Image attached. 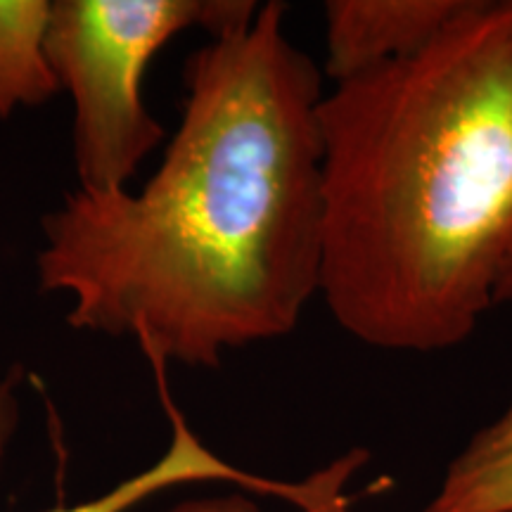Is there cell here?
<instances>
[{
    "label": "cell",
    "instance_id": "cell-1",
    "mask_svg": "<svg viewBox=\"0 0 512 512\" xmlns=\"http://www.w3.org/2000/svg\"><path fill=\"white\" fill-rule=\"evenodd\" d=\"M285 17L268 0L188 57L181 121L143 188H76L43 219L38 285L72 302L74 330L136 339L162 373L211 370L290 335L320 294L323 76Z\"/></svg>",
    "mask_w": 512,
    "mask_h": 512
},
{
    "label": "cell",
    "instance_id": "cell-2",
    "mask_svg": "<svg viewBox=\"0 0 512 512\" xmlns=\"http://www.w3.org/2000/svg\"><path fill=\"white\" fill-rule=\"evenodd\" d=\"M318 126L332 318L382 351L463 344L512 280V0L335 83Z\"/></svg>",
    "mask_w": 512,
    "mask_h": 512
},
{
    "label": "cell",
    "instance_id": "cell-3",
    "mask_svg": "<svg viewBox=\"0 0 512 512\" xmlns=\"http://www.w3.org/2000/svg\"><path fill=\"white\" fill-rule=\"evenodd\" d=\"M252 0H53L46 53L72 98V152L83 192L128 190L164 126L143 100V76L171 38L245 27Z\"/></svg>",
    "mask_w": 512,
    "mask_h": 512
},
{
    "label": "cell",
    "instance_id": "cell-4",
    "mask_svg": "<svg viewBox=\"0 0 512 512\" xmlns=\"http://www.w3.org/2000/svg\"><path fill=\"white\" fill-rule=\"evenodd\" d=\"M19 370H0V472H3L5 458H8L10 444L19 430V420H22V403H19ZM166 411L174 422V432H171V441L166 446L164 456L145 467L138 475L124 479V482L114 486L98 498L91 501L76 503L72 508H53L48 512H128L136 505H140L147 498L162 494L166 489L174 486H183L190 482H235L247 486V489L261 491V494L283 496L287 501L297 503L302 498V484H283L271 482V479H261L247 472L238 470V467L223 463L216 458L195 432L190 430L188 422L181 413L176 411L174 403L164 394ZM171 512H259V508L245 496H221V498H202V501H188L178 505Z\"/></svg>",
    "mask_w": 512,
    "mask_h": 512
},
{
    "label": "cell",
    "instance_id": "cell-5",
    "mask_svg": "<svg viewBox=\"0 0 512 512\" xmlns=\"http://www.w3.org/2000/svg\"><path fill=\"white\" fill-rule=\"evenodd\" d=\"M465 0H330L323 72L335 83L406 60L432 43Z\"/></svg>",
    "mask_w": 512,
    "mask_h": 512
},
{
    "label": "cell",
    "instance_id": "cell-6",
    "mask_svg": "<svg viewBox=\"0 0 512 512\" xmlns=\"http://www.w3.org/2000/svg\"><path fill=\"white\" fill-rule=\"evenodd\" d=\"M53 0H0V119L60 93L46 53Z\"/></svg>",
    "mask_w": 512,
    "mask_h": 512
},
{
    "label": "cell",
    "instance_id": "cell-7",
    "mask_svg": "<svg viewBox=\"0 0 512 512\" xmlns=\"http://www.w3.org/2000/svg\"><path fill=\"white\" fill-rule=\"evenodd\" d=\"M420 512H512V403L448 463Z\"/></svg>",
    "mask_w": 512,
    "mask_h": 512
},
{
    "label": "cell",
    "instance_id": "cell-8",
    "mask_svg": "<svg viewBox=\"0 0 512 512\" xmlns=\"http://www.w3.org/2000/svg\"><path fill=\"white\" fill-rule=\"evenodd\" d=\"M503 302H512V280L508 283V287L503 290V297H501V304Z\"/></svg>",
    "mask_w": 512,
    "mask_h": 512
}]
</instances>
